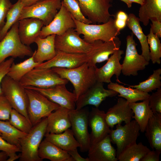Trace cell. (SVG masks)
<instances>
[{
  "mask_svg": "<svg viewBox=\"0 0 161 161\" xmlns=\"http://www.w3.org/2000/svg\"><path fill=\"white\" fill-rule=\"evenodd\" d=\"M96 67L89 66L86 62L72 69L54 67L52 69L61 78L72 83L74 89L73 92L78 99L97 81L95 73Z\"/></svg>",
  "mask_w": 161,
  "mask_h": 161,
  "instance_id": "1",
  "label": "cell"
},
{
  "mask_svg": "<svg viewBox=\"0 0 161 161\" xmlns=\"http://www.w3.org/2000/svg\"><path fill=\"white\" fill-rule=\"evenodd\" d=\"M72 16L75 24V30L79 35H83V39L88 43L92 44L98 40L108 41L120 34V31L115 25L114 19L112 17L106 23L100 24H91L79 21Z\"/></svg>",
  "mask_w": 161,
  "mask_h": 161,
  "instance_id": "2",
  "label": "cell"
},
{
  "mask_svg": "<svg viewBox=\"0 0 161 161\" xmlns=\"http://www.w3.org/2000/svg\"><path fill=\"white\" fill-rule=\"evenodd\" d=\"M47 117L33 126L30 131L20 140V161H42L38 156V149L46 133Z\"/></svg>",
  "mask_w": 161,
  "mask_h": 161,
  "instance_id": "3",
  "label": "cell"
},
{
  "mask_svg": "<svg viewBox=\"0 0 161 161\" xmlns=\"http://www.w3.org/2000/svg\"><path fill=\"white\" fill-rule=\"evenodd\" d=\"M24 87L28 99V117L33 126L60 106L39 92L28 87Z\"/></svg>",
  "mask_w": 161,
  "mask_h": 161,
  "instance_id": "4",
  "label": "cell"
},
{
  "mask_svg": "<svg viewBox=\"0 0 161 161\" xmlns=\"http://www.w3.org/2000/svg\"><path fill=\"white\" fill-rule=\"evenodd\" d=\"M18 21L0 41V65L9 57H30L34 53L29 46L24 44L20 41L18 32Z\"/></svg>",
  "mask_w": 161,
  "mask_h": 161,
  "instance_id": "5",
  "label": "cell"
},
{
  "mask_svg": "<svg viewBox=\"0 0 161 161\" xmlns=\"http://www.w3.org/2000/svg\"><path fill=\"white\" fill-rule=\"evenodd\" d=\"M1 87L2 94L8 100L13 109L29 120L27 112L28 99L25 88L19 82L7 75L2 80Z\"/></svg>",
  "mask_w": 161,
  "mask_h": 161,
  "instance_id": "6",
  "label": "cell"
},
{
  "mask_svg": "<svg viewBox=\"0 0 161 161\" xmlns=\"http://www.w3.org/2000/svg\"><path fill=\"white\" fill-rule=\"evenodd\" d=\"M69 81L61 78L52 68H35L25 75L19 82L24 87L47 89L59 84L66 85Z\"/></svg>",
  "mask_w": 161,
  "mask_h": 161,
  "instance_id": "7",
  "label": "cell"
},
{
  "mask_svg": "<svg viewBox=\"0 0 161 161\" xmlns=\"http://www.w3.org/2000/svg\"><path fill=\"white\" fill-rule=\"evenodd\" d=\"M89 112L88 109L83 107L78 110H70L69 112L71 130L82 152L87 151L91 145L88 130Z\"/></svg>",
  "mask_w": 161,
  "mask_h": 161,
  "instance_id": "8",
  "label": "cell"
},
{
  "mask_svg": "<svg viewBox=\"0 0 161 161\" xmlns=\"http://www.w3.org/2000/svg\"><path fill=\"white\" fill-rule=\"evenodd\" d=\"M55 44L56 52L80 54H89L93 46L82 39L74 29H70L62 35H56Z\"/></svg>",
  "mask_w": 161,
  "mask_h": 161,
  "instance_id": "9",
  "label": "cell"
},
{
  "mask_svg": "<svg viewBox=\"0 0 161 161\" xmlns=\"http://www.w3.org/2000/svg\"><path fill=\"white\" fill-rule=\"evenodd\" d=\"M140 131L134 120L123 126L117 124L115 129H111L109 135L111 143L116 145L117 158L125 148L136 143Z\"/></svg>",
  "mask_w": 161,
  "mask_h": 161,
  "instance_id": "10",
  "label": "cell"
},
{
  "mask_svg": "<svg viewBox=\"0 0 161 161\" xmlns=\"http://www.w3.org/2000/svg\"><path fill=\"white\" fill-rule=\"evenodd\" d=\"M61 6V0H43L23 8L19 20L34 18L42 21L44 26L52 20Z\"/></svg>",
  "mask_w": 161,
  "mask_h": 161,
  "instance_id": "11",
  "label": "cell"
},
{
  "mask_svg": "<svg viewBox=\"0 0 161 161\" xmlns=\"http://www.w3.org/2000/svg\"><path fill=\"white\" fill-rule=\"evenodd\" d=\"M125 55L122 64L121 72L125 76H137L138 72L145 69L149 64L141 54H139L136 49L137 44L134 39L133 34L128 35L126 38Z\"/></svg>",
  "mask_w": 161,
  "mask_h": 161,
  "instance_id": "12",
  "label": "cell"
},
{
  "mask_svg": "<svg viewBox=\"0 0 161 161\" xmlns=\"http://www.w3.org/2000/svg\"><path fill=\"white\" fill-rule=\"evenodd\" d=\"M83 15L93 24L107 22L113 16L109 9L112 0H77Z\"/></svg>",
  "mask_w": 161,
  "mask_h": 161,
  "instance_id": "13",
  "label": "cell"
},
{
  "mask_svg": "<svg viewBox=\"0 0 161 161\" xmlns=\"http://www.w3.org/2000/svg\"><path fill=\"white\" fill-rule=\"evenodd\" d=\"M75 27L71 14L61 1L60 9L51 22L42 27L39 36L44 38L52 34L61 35L70 29H75Z\"/></svg>",
  "mask_w": 161,
  "mask_h": 161,
  "instance_id": "14",
  "label": "cell"
},
{
  "mask_svg": "<svg viewBox=\"0 0 161 161\" xmlns=\"http://www.w3.org/2000/svg\"><path fill=\"white\" fill-rule=\"evenodd\" d=\"M66 85L59 84L47 89L28 87L39 92L50 101L60 106L71 110H75L77 97L74 92H72L67 89Z\"/></svg>",
  "mask_w": 161,
  "mask_h": 161,
  "instance_id": "15",
  "label": "cell"
},
{
  "mask_svg": "<svg viewBox=\"0 0 161 161\" xmlns=\"http://www.w3.org/2000/svg\"><path fill=\"white\" fill-rule=\"evenodd\" d=\"M118 93L112 89H105L103 83L97 81L83 94L78 98L75 109H80L87 105L98 108L102 102L108 97H113Z\"/></svg>",
  "mask_w": 161,
  "mask_h": 161,
  "instance_id": "16",
  "label": "cell"
},
{
  "mask_svg": "<svg viewBox=\"0 0 161 161\" xmlns=\"http://www.w3.org/2000/svg\"><path fill=\"white\" fill-rule=\"evenodd\" d=\"M90 57L87 54H71L56 52V55L51 59L41 63L35 68H52L54 67L72 69L87 62Z\"/></svg>",
  "mask_w": 161,
  "mask_h": 161,
  "instance_id": "17",
  "label": "cell"
},
{
  "mask_svg": "<svg viewBox=\"0 0 161 161\" xmlns=\"http://www.w3.org/2000/svg\"><path fill=\"white\" fill-rule=\"evenodd\" d=\"M105 113L98 108H92L88 116V125L91 128V145L104 138L111 131L105 118Z\"/></svg>",
  "mask_w": 161,
  "mask_h": 161,
  "instance_id": "18",
  "label": "cell"
},
{
  "mask_svg": "<svg viewBox=\"0 0 161 161\" xmlns=\"http://www.w3.org/2000/svg\"><path fill=\"white\" fill-rule=\"evenodd\" d=\"M93 44L90 57L87 62L89 66L96 67L97 63L107 60L110 55L120 49L121 42L117 36L107 42L97 40Z\"/></svg>",
  "mask_w": 161,
  "mask_h": 161,
  "instance_id": "19",
  "label": "cell"
},
{
  "mask_svg": "<svg viewBox=\"0 0 161 161\" xmlns=\"http://www.w3.org/2000/svg\"><path fill=\"white\" fill-rule=\"evenodd\" d=\"M123 54V50L118 49L111 55L103 66L100 68H96L95 73L97 81L109 83L111 82L112 77L115 75L117 81L121 83L119 79L122 69L120 61Z\"/></svg>",
  "mask_w": 161,
  "mask_h": 161,
  "instance_id": "20",
  "label": "cell"
},
{
  "mask_svg": "<svg viewBox=\"0 0 161 161\" xmlns=\"http://www.w3.org/2000/svg\"><path fill=\"white\" fill-rule=\"evenodd\" d=\"M133 113L129 103L125 99L119 97L117 103L105 113V120L112 129L115 125L130 122L133 119Z\"/></svg>",
  "mask_w": 161,
  "mask_h": 161,
  "instance_id": "21",
  "label": "cell"
},
{
  "mask_svg": "<svg viewBox=\"0 0 161 161\" xmlns=\"http://www.w3.org/2000/svg\"><path fill=\"white\" fill-rule=\"evenodd\" d=\"M18 32L20 41L24 44L29 46L34 42L44 24L41 20L28 18L18 20Z\"/></svg>",
  "mask_w": 161,
  "mask_h": 161,
  "instance_id": "22",
  "label": "cell"
},
{
  "mask_svg": "<svg viewBox=\"0 0 161 161\" xmlns=\"http://www.w3.org/2000/svg\"><path fill=\"white\" fill-rule=\"evenodd\" d=\"M89 161H117L116 150L112 145L109 134L90 145L88 151Z\"/></svg>",
  "mask_w": 161,
  "mask_h": 161,
  "instance_id": "23",
  "label": "cell"
},
{
  "mask_svg": "<svg viewBox=\"0 0 161 161\" xmlns=\"http://www.w3.org/2000/svg\"><path fill=\"white\" fill-rule=\"evenodd\" d=\"M70 110L60 106L47 117L46 133L58 134L62 133L71 127L69 117Z\"/></svg>",
  "mask_w": 161,
  "mask_h": 161,
  "instance_id": "24",
  "label": "cell"
},
{
  "mask_svg": "<svg viewBox=\"0 0 161 161\" xmlns=\"http://www.w3.org/2000/svg\"><path fill=\"white\" fill-rule=\"evenodd\" d=\"M56 35L52 34L42 38L39 36L35 39V42L38 48L34 52V58L35 62L42 63L53 58L56 55L55 41Z\"/></svg>",
  "mask_w": 161,
  "mask_h": 161,
  "instance_id": "25",
  "label": "cell"
},
{
  "mask_svg": "<svg viewBox=\"0 0 161 161\" xmlns=\"http://www.w3.org/2000/svg\"><path fill=\"white\" fill-rule=\"evenodd\" d=\"M145 132L151 148L161 152V113H154L148 121Z\"/></svg>",
  "mask_w": 161,
  "mask_h": 161,
  "instance_id": "26",
  "label": "cell"
},
{
  "mask_svg": "<svg viewBox=\"0 0 161 161\" xmlns=\"http://www.w3.org/2000/svg\"><path fill=\"white\" fill-rule=\"evenodd\" d=\"M45 139L67 152L80 146L71 129H68L58 134L46 133Z\"/></svg>",
  "mask_w": 161,
  "mask_h": 161,
  "instance_id": "27",
  "label": "cell"
},
{
  "mask_svg": "<svg viewBox=\"0 0 161 161\" xmlns=\"http://www.w3.org/2000/svg\"><path fill=\"white\" fill-rule=\"evenodd\" d=\"M38 155L42 160L47 159L51 161H65L70 156L67 151L45 138L40 144Z\"/></svg>",
  "mask_w": 161,
  "mask_h": 161,
  "instance_id": "28",
  "label": "cell"
},
{
  "mask_svg": "<svg viewBox=\"0 0 161 161\" xmlns=\"http://www.w3.org/2000/svg\"><path fill=\"white\" fill-rule=\"evenodd\" d=\"M134 114L133 118L139 126L140 131L144 132L148 121L154 113L149 105V98L142 102L129 103Z\"/></svg>",
  "mask_w": 161,
  "mask_h": 161,
  "instance_id": "29",
  "label": "cell"
},
{
  "mask_svg": "<svg viewBox=\"0 0 161 161\" xmlns=\"http://www.w3.org/2000/svg\"><path fill=\"white\" fill-rule=\"evenodd\" d=\"M138 15L140 21L145 26L151 19L161 21V0H145L140 8Z\"/></svg>",
  "mask_w": 161,
  "mask_h": 161,
  "instance_id": "30",
  "label": "cell"
},
{
  "mask_svg": "<svg viewBox=\"0 0 161 161\" xmlns=\"http://www.w3.org/2000/svg\"><path fill=\"white\" fill-rule=\"evenodd\" d=\"M140 22L139 18L136 17L133 13H130L128 16L126 25L139 40L141 46V55L147 61L149 62L150 59L147 36L144 34Z\"/></svg>",
  "mask_w": 161,
  "mask_h": 161,
  "instance_id": "31",
  "label": "cell"
},
{
  "mask_svg": "<svg viewBox=\"0 0 161 161\" xmlns=\"http://www.w3.org/2000/svg\"><path fill=\"white\" fill-rule=\"evenodd\" d=\"M108 89L114 90L118 93V96L126 100L129 103L143 101L149 98L150 94L142 92L135 88L126 87L117 83L111 82L108 85Z\"/></svg>",
  "mask_w": 161,
  "mask_h": 161,
  "instance_id": "32",
  "label": "cell"
},
{
  "mask_svg": "<svg viewBox=\"0 0 161 161\" xmlns=\"http://www.w3.org/2000/svg\"><path fill=\"white\" fill-rule=\"evenodd\" d=\"M40 64L34 61L33 53L32 56L22 62L15 64L14 62L6 75L19 82L25 75Z\"/></svg>",
  "mask_w": 161,
  "mask_h": 161,
  "instance_id": "33",
  "label": "cell"
},
{
  "mask_svg": "<svg viewBox=\"0 0 161 161\" xmlns=\"http://www.w3.org/2000/svg\"><path fill=\"white\" fill-rule=\"evenodd\" d=\"M150 150L142 142L135 143L125 148L117 157L119 161H141Z\"/></svg>",
  "mask_w": 161,
  "mask_h": 161,
  "instance_id": "34",
  "label": "cell"
},
{
  "mask_svg": "<svg viewBox=\"0 0 161 161\" xmlns=\"http://www.w3.org/2000/svg\"><path fill=\"white\" fill-rule=\"evenodd\" d=\"M0 132L2 137L4 140L20 148V140L27 134L16 129L8 120H0Z\"/></svg>",
  "mask_w": 161,
  "mask_h": 161,
  "instance_id": "35",
  "label": "cell"
},
{
  "mask_svg": "<svg viewBox=\"0 0 161 161\" xmlns=\"http://www.w3.org/2000/svg\"><path fill=\"white\" fill-rule=\"evenodd\" d=\"M161 69L153 71L152 74L145 80L136 85H129V87L136 89L142 92L148 93L161 88Z\"/></svg>",
  "mask_w": 161,
  "mask_h": 161,
  "instance_id": "36",
  "label": "cell"
},
{
  "mask_svg": "<svg viewBox=\"0 0 161 161\" xmlns=\"http://www.w3.org/2000/svg\"><path fill=\"white\" fill-rule=\"evenodd\" d=\"M24 7L23 5L18 0L16 3L12 4L7 14L6 22L0 30L1 40L5 36L12 26L19 20Z\"/></svg>",
  "mask_w": 161,
  "mask_h": 161,
  "instance_id": "37",
  "label": "cell"
},
{
  "mask_svg": "<svg viewBox=\"0 0 161 161\" xmlns=\"http://www.w3.org/2000/svg\"><path fill=\"white\" fill-rule=\"evenodd\" d=\"M147 42L149 45L150 60L153 64H160L161 61V43L159 38L154 34L150 28L147 35Z\"/></svg>",
  "mask_w": 161,
  "mask_h": 161,
  "instance_id": "38",
  "label": "cell"
},
{
  "mask_svg": "<svg viewBox=\"0 0 161 161\" xmlns=\"http://www.w3.org/2000/svg\"><path fill=\"white\" fill-rule=\"evenodd\" d=\"M8 121L16 129L26 134H28L33 127L27 118L13 109L11 112Z\"/></svg>",
  "mask_w": 161,
  "mask_h": 161,
  "instance_id": "39",
  "label": "cell"
},
{
  "mask_svg": "<svg viewBox=\"0 0 161 161\" xmlns=\"http://www.w3.org/2000/svg\"><path fill=\"white\" fill-rule=\"evenodd\" d=\"M61 1L71 16L75 19L86 24L92 23L83 14L79 4L77 0H62Z\"/></svg>",
  "mask_w": 161,
  "mask_h": 161,
  "instance_id": "40",
  "label": "cell"
},
{
  "mask_svg": "<svg viewBox=\"0 0 161 161\" xmlns=\"http://www.w3.org/2000/svg\"><path fill=\"white\" fill-rule=\"evenodd\" d=\"M1 136L0 132V151L4 152L7 154L8 158L7 161H14L19 158L20 153L17 155L16 153L21 152L20 148L8 143Z\"/></svg>",
  "mask_w": 161,
  "mask_h": 161,
  "instance_id": "41",
  "label": "cell"
},
{
  "mask_svg": "<svg viewBox=\"0 0 161 161\" xmlns=\"http://www.w3.org/2000/svg\"><path fill=\"white\" fill-rule=\"evenodd\" d=\"M150 95L149 105L153 113H161V88Z\"/></svg>",
  "mask_w": 161,
  "mask_h": 161,
  "instance_id": "42",
  "label": "cell"
},
{
  "mask_svg": "<svg viewBox=\"0 0 161 161\" xmlns=\"http://www.w3.org/2000/svg\"><path fill=\"white\" fill-rule=\"evenodd\" d=\"M13 108L6 97L0 95V120H8Z\"/></svg>",
  "mask_w": 161,
  "mask_h": 161,
  "instance_id": "43",
  "label": "cell"
},
{
  "mask_svg": "<svg viewBox=\"0 0 161 161\" xmlns=\"http://www.w3.org/2000/svg\"><path fill=\"white\" fill-rule=\"evenodd\" d=\"M12 4L10 0H0V30L5 24V19Z\"/></svg>",
  "mask_w": 161,
  "mask_h": 161,
  "instance_id": "44",
  "label": "cell"
},
{
  "mask_svg": "<svg viewBox=\"0 0 161 161\" xmlns=\"http://www.w3.org/2000/svg\"><path fill=\"white\" fill-rule=\"evenodd\" d=\"M14 61V58L11 57L9 59L5 60L0 65V95L2 94L1 87L2 80L4 76L7 75Z\"/></svg>",
  "mask_w": 161,
  "mask_h": 161,
  "instance_id": "45",
  "label": "cell"
},
{
  "mask_svg": "<svg viewBox=\"0 0 161 161\" xmlns=\"http://www.w3.org/2000/svg\"><path fill=\"white\" fill-rule=\"evenodd\" d=\"M161 152L157 150H150L145 155L141 161H159Z\"/></svg>",
  "mask_w": 161,
  "mask_h": 161,
  "instance_id": "46",
  "label": "cell"
},
{
  "mask_svg": "<svg viewBox=\"0 0 161 161\" xmlns=\"http://www.w3.org/2000/svg\"><path fill=\"white\" fill-rule=\"evenodd\" d=\"M152 24H151L150 28L153 33L157 35L159 38L161 37V21L157 20L151 19L150 20Z\"/></svg>",
  "mask_w": 161,
  "mask_h": 161,
  "instance_id": "47",
  "label": "cell"
},
{
  "mask_svg": "<svg viewBox=\"0 0 161 161\" xmlns=\"http://www.w3.org/2000/svg\"><path fill=\"white\" fill-rule=\"evenodd\" d=\"M68 154L73 159L74 161H89L88 157L84 158L78 153L77 148L67 152Z\"/></svg>",
  "mask_w": 161,
  "mask_h": 161,
  "instance_id": "48",
  "label": "cell"
},
{
  "mask_svg": "<svg viewBox=\"0 0 161 161\" xmlns=\"http://www.w3.org/2000/svg\"><path fill=\"white\" fill-rule=\"evenodd\" d=\"M114 24L117 28L120 31L124 28L126 25V21L115 18Z\"/></svg>",
  "mask_w": 161,
  "mask_h": 161,
  "instance_id": "49",
  "label": "cell"
},
{
  "mask_svg": "<svg viewBox=\"0 0 161 161\" xmlns=\"http://www.w3.org/2000/svg\"><path fill=\"white\" fill-rule=\"evenodd\" d=\"M24 7L30 6L43 0H18Z\"/></svg>",
  "mask_w": 161,
  "mask_h": 161,
  "instance_id": "50",
  "label": "cell"
},
{
  "mask_svg": "<svg viewBox=\"0 0 161 161\" xmlns=\"http://www.w3.org/2000/svg\"><path fill=\"white\" fill-rule=\"evenodd\" d=\"M116 18L126 21L128 18V15L124 11H119L116 14Z\"/></svg>",
  "mask_w": 161,
  "mask_h": 161,
  "instance_id": "51",
  "label": "cell"
},
{
  "mask_svg": "<svg viewBox=\"0 0 161 161\" xmlns=\"http://www.w3.org/2000/svg\"><path fill=\"white\" fill-rule=\"evenodd\" d=\"M8 158L7 154L5 152H0V161H7Z\"/></svg>",
  "mask_w": 161,
  "mask_h": 161,
  "instance_id": "52",
  "label": "cell"
},
{
  "mask_svg": "<svg viewBox=\"0 0 161 161\" xmlns=\"http://www.w3.org/2000/svg\"><path fill=\"white\" fill-rule=\"evenodd\" d=\"M145 0H128L131 3H136L142 5L144 3Z\"/></svg>",
  "mask_w": 161,
  "mask_h": 161,
  "instance_id": "53",
  "label": "cell"
},
{
  "mask_svg": "<svg viewBox=\"0 0 161 161\" xmlns=\"http://www.w3.org/2000/svg\"><path fill=\"white\" fill-rule=\"evenodd\" d=\"M126 4L128 8H130L132 6V3L130 2L128 0H120Z\"/></svg>",
  "mask_w": 161,
  "mask_h": 161,
  "instance_id": "54",
  "label": "cell"
},
{
  "mask_svg": "<svg viewBox=\"0 0 161 161\" xmlns=\"http://www.w3.org/2000/svg\"><path fill=\"white\" fill-rule=\"evenodd\" d=\"M1 41V38H0V41Z\"/></svg>",
  "mask_w": 161,
  "mask_h": 161,
  "instance_id": "55",
  "label": "cell"
}]
</instances>
